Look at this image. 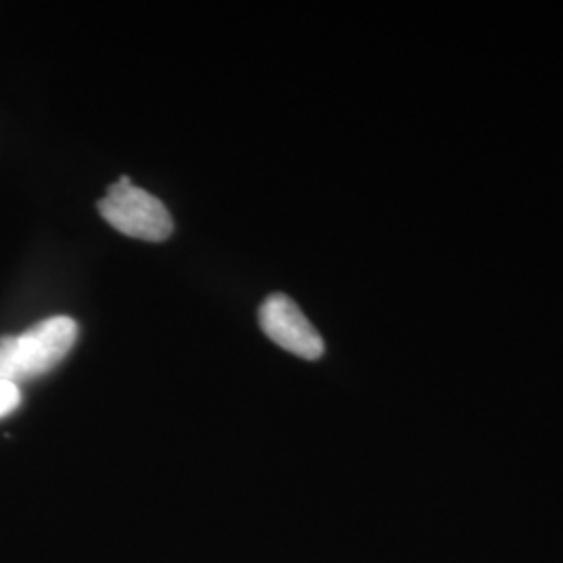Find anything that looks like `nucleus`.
Returning a JSON list of instances; mask_svg holds the SVG:
<instances>
[{
	"label": "nucleus",
	"instance_id": "1",
	"mask_svg": "<svg viewBox=\"0 0 563 563\" xmlns=\"http://www.w3.org/2000/svg\"><path fill=\"white\" fill-rule=\"evenodd\" d=\"M78 332L76 320L57 316L34 323L18 336L0 339V380L20 386L53 372L74 349Z\"/></svg>",
	"mask_w": 563,
	"mask_h": 563
},
{
	"label": "nucleus",
	"instance_id": "2",
	"mask_svg": "<svg viewBox=\"0 0 563 563\" xmlns=\"http://www.w3.org/2000/svg\"><path fill=\"white\" fill-rule=\"evenodd\" d=\"M102 220L118 232L146 242L167 241L174 232V220L157 197L136 188L128 176L107 188L99 201Z\"/></svg>",
	"mask_w": 563,
	"mask_h": 563
},
{
	"label": "nucleus",
	"instance_id": "3",
	"mask_svg": "<svg viewBox=\"0 0 563 563\" xmlns=\"http://www.w3.org/2000/svg\"><path fill=\"white\" fill-rule=\"evenodd\" d=\"M260 323L269 341L301 360L316 362L325 351L320 332L302 316L299 305L282 292H274L263 301Z\"/></svg>",
	"mask_w": 563,
	"mask_h": 563
},
{
	"label": "nucleus",
	"instance_id": "4",
	"mask_svg": "<svg viewBox=\"0 0 563 563\" xmlns=\"http://www.w3.org/2000/svg\"><path fill=\"white\" fill-rule=\"evenodd\" d=\"M21 405V390L18 384L0 380V418L11 416Z\"/></svg>",
	"mask_w": 563,
	"mask_h": 563
}]
</instances>
